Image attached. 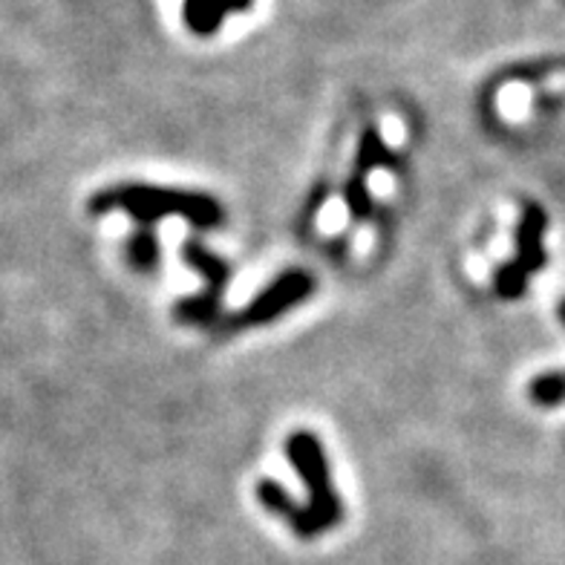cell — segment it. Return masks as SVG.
Returning a JSON list of instances; mask_svg holds the SVG:
<instances>
[{"instance_id": "6da1fadb", "label": "cell", "mask_w": 565, "mask_h": 565, "mask_svg": "<svg viewBox=\"0 0 565 565\" xmlns=\"http://www.w3.org/2000/svg\"><path fill=\"white\" fill-rule=\"evenodd\" d=\"M127 209L139 220H162L168 214H182L188 216L194 225L202 228H211V225H220L223 220V211L209 196H194V194H177V191H157V188H116V191H107L96 200L93 209Z\"/></svg>"}, {"instance_id": "7a4b0ae2", "label": "cell", "mask_w": 565, "mask_h": 565, "mask_svg": "<svg viewBox=\"0 0 565 565\" xmlns=\"http://www.w3.org/2000/svg\"><path fill=\"white\" fill-rule=\"evenodd\" d=\"M289 459L295 461V468L300 470L303 482L312 491V505L306 511L303 525H300V536H315L320 531L332 529L341 520V502H338L332 482H329L327 459L320 450L318 439L312 433H295L289 439Z\"/></svg>"}, {"instance_id": "3957f363", "label": "cell", "mask_w": 565, "mask_h": 565, "mask_svg": "<svg viewBox=\"0 0 565 565\" xmlns=\"http://www.w3.org/2000/svg\"><path fill=\"white\" fill-rule=\"evenodd\" d=\"M545 225L543 211L536 209V205H529L525 214H522V225H520V257L513 263L511 268H502L497 277V289L499 295H505V298H516L522 291V282L525 277L534 271V268L543 266V248H540V231Z\"/></svg>"}, {"instance_id": "277c9868", "label": "cell", "mask_w": 565, "mask_h": 565, "mask_svg": "<svg viewBox=\"0 0 565 565\" xmlns=\"http://www.w3.org/2000/svg\"><path fill=\"white\" fill-rule=\"evenodd\" d=\"M312 291V277H306L303 271H291L282 280H277L268 291H263L260 298L254 300L243 312V323H266L275 315H280L286 306L300 303Z\"/></svg>"}, {"instance_id": "5b68a950", "label": "cell", "mask_w": 565, "mask_h": 565, "mask_svg": "<svg viewBox=\"0 0 565 565\" xmlns=\"http://www.w3.org/2000/svg\"><path fill=\"white\" fill-rule=\"evenodd\" d=\"M134 260L139 263L141 268L153 266V260H157V243L150 239V234H145V237H139L134 243Z\"/></svg>"}]
</instances>
